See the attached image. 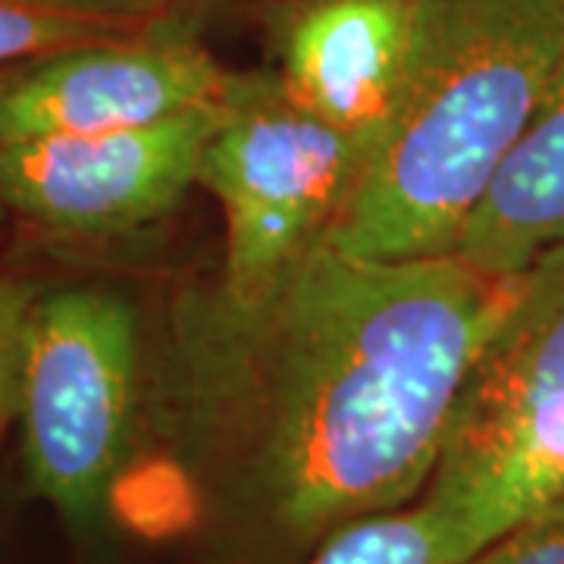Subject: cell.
Returning a JSON list of instances; mask_svg holds the SVG:
<instances>
[{
	"label": "cell",
	"mask_w": 564,
	"mask_h": 564,
	"mask_svg": "<svg viewBox=\"0 0 564 564\" xmlns=\"http://www.w3.org/2000/svg\"><path fill=\"white\" fill-rule=\"evenodd\" d=\"M135 307L104 289L35 299L20 383L22 470L73 543L98 545L144 426Z\"/></svg>",
	"instance_id": "4"
},
{
	"label": "cell",
	"mask_w": 564,
	"mask_h": 564,
	"mask_svg": "<svg viewBox=\"0 0 564 564\" xmlns=\"http://www.w3.org/2000/svg\"><path fill=\"white\" fill-rule=\"evenodd\" d=\"M564 245V63L508 154L455 254L492 276H521Z\"/></svg>",
	"instance_id": "9"
},
{
	"label": "cell",
	"mask_w": 564,
	"mask_h": 564,
	"mask_svg": "<svg viewBox=\"0 0 564 564\" xmlns=\"http://www.w3.org/2000/svg\"><path fill=\"white\" fill-rule=\"evenodd\" d=\"M239 73L204 44L195 3L117 39L20 63L0 79V141L139 129L223 107Z\"/></svg>",
	"instance_id": "6"
},
{
	"label": "cell",
	"mask_w": 564,
	"mask_h": 564,
	"mask_svg": "<svg viewBox=\"0 0 564 564\" xmlns=\"http://www.w3.org/2000/svg\"><path fill=\"white\" fill-rule=\"evenodd\" d=\"M564 499V245L518 276L421 505L452 562Z\"/></svg>",
	"instance_id": "3"
},
{
	"label": "cell",
	"mask_w": 564,
	"mask_h": 564,
	"mask_svg": "<svg viewBox=\"0 0 564 564\" xmlns=\"http://www.w3.org/2000/svg\"><path fill=\"white\" fill-rule=\"evenodd\" d=\"M564 63V0H426L421 51L326 242L361 258L455 254Z\"/></svg>",
	"instance_id": "2"
},
{
	"label": "cell",
	"mask_w": 564,
	"mask_h": 564,
	"mask_svg": "<svg viewBox=\"0 0 564 564\" xmlns=\"http://www.w3.org/2000/svg\"><path fill=\"white\" fill-rule=\"evenodd\" d=\"M426 0H282L273 76L292 101L373 154L421 51Z\"/></svg>",
	"instance_id": "8"
},
{
	"label": "cell",
	"mask_w": 564,
	"mask_h": 564,
	"mask_svg": "<svg viewBox=\"0 0 564 564\" xmlns=\"http://www.w3.org/2000/svg\"><path fill=\"white\" fill-rule=\"evenodd\" d=\"M210 564H251L214 558ZM292 564H455L440 521L421 502L343 527Z\"/></svg>",
	"instance_id": "11"
},
{
	"label": "cell",
	"mask_w": 564,
	"mask_h": 564,
	"mask_svg": "<svg viewBox=\"0 0 564 564\" xmlns=\"http://www.w3.org/2000/svg\"><path fill=\"white\" fill-rule=\"evenodd\" d=\"M458 564H564V499L505 530Z\"/></svg>",
	"instance_id": "13"
},
{
	"label": "cell",
	"mask_w": 564,
	"mask_h": 564,
	"mask_svg": "<svg viewBox=\"0 0 564 564\" xmlns=\"http://www.w3.org/2000/svg\"><path fill=\"white\" fill-rule=\"evenodd\" d=\"M220 110H192L139 129L0 141V198L63 236L132 232L176 210L198 185Z\"/></svg>",
	"instance_id": "7"
},
{
	"label": "cell",
	"mask_w": 564,
	"mask_h": 564,
	"mask_svg": "<svg viewBox=\"0 0 564 564\" xmlns=\"http://www.w3.org/2000/svg\"><path fill=\"white\" fill-rule=\"evenodd\" d=\"M195 0H0V69L139 32Z\"/></svg>",
	"instance_id": "10"
},
{
	"label": "cell",
	"mask_w": 564,
	"mask_h": 564,
	"mask_svg": "<svg viewBox=\"0 0 564 564\" xmlns=\"http://www.w3.org/2000/svg\"><path fill=\"white\" fill-rule=\"evenodd\" d=\"M370 151L304 110L270 73H239L204 144V185L226 223L232 292H258L326 239Z\"/></svg>",
	"instance_id": "5"
},
{
	"label": "cell",
	"mask_w": 564,
	"mask_h": 564,
	"mask_svg": "<svg viewBox=\"0 0 564 564\" xmlns=\"http://www.w3.org/2000/svg\"><path fill=\"white\" fill-rule=\"evenodd\" d=\"M3 207H7V204H3V198H0V210H3Z\"/></svg>",
	"instance_id": "14"
},
{
	"label": "cell",
	"mask_w": 564,
	"mask_h": 564,
	"mask_svg": "<svg viewBox=\"0 0 564 564\" xmlns=\"http://www.w3.org/2000/svg\"><path fill=\"white\" fill-rule=\"evenodd\" d=\"M514 289L458 254L361 258L326 239L258 292L188 289L144 423L220 558L302 562L421 502Z\"/></svg>",
	"instance_id": "1"
},
{
	"label": "cell",
	"mask_w": 564,
	"mask_h": 564,
	"mask_svg": "<svg viewBox=\"0 0 564 564\" xmlns=\"http://www.w3.org/2000/svg\"><path fill=\"white\" fill-rule=\"evenodd\" d=\"M35 292L20 280L0 276V443L20 414L22 351Z\"/></svg>",
	"instance_id": "12"
}]
</instances>
